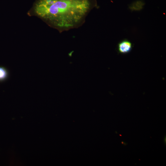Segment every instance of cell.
<instances>
[{"label": "cell", "instance_id": "1", "mask_svg": "<svg viewBox=\"0 0 166 166\" xmlns=\"http://www.w3.org/2000/svg\"><path fill=\"white\" fill-rule=\"evenodd\" d=\"M89 0H37L33 11L38 16L58 28L79 23L89 10Z\"/></svg>", "mask_w": 166, "mask_h": 166}, {"label": "cell", "instance_id": "2", "mask_svg": "<svg viewBox=\"0 0 166 166\" xmlns=\"http://www.w3.org/2000/svg\"><path fill=\"white\" fill-rule=\"evenodd\" d=\"M132 47V44L130 42L125 39L118 43V50L120 53L125 54L131 51Z\"/></svg>", "mask_w": 166, "mask_h": 166}, {"label": "cell", "instance_id": "3", "mask_svg": "<svg viewBox=\"0 0 166 166\" xmlns=\"http://www.w3.org/2000/svg\"><path fill=\"white\" fill-rule=\"evenodd\" d=\"M8 76V72L6 69L4 67L0 66V81L6 80Z\"/></svg>", "mask_w": 166, "mask_h": 166}]
</instances>
